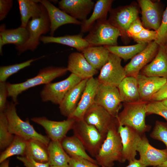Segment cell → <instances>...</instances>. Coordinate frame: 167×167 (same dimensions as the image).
<instances>
[{
    "label": "cell",
    "instance_id": "1",
    "mask_svg": "<svg viewBox=\"0 0 167 167\" xmlns=\"http://www.w3.org/2000/svg\"><path fill=\"white\" fill-rule=\"evenodd\" d=\"M66 67L49 66L41 69L36 76L20 83L11 84L6 82L8 96L17 104V97L23 92L35 86L46 84L65 75L68 71Z\"/></svg>",
    "mask_w": 167,
    "mask_h": 167
},
{
    "label": "cell",
    "instance_id": "2",
    "mask_svg": "<svg viewBox=\"0 0 167 167\" xmlns=\"http://www.w3.org/2000/svg\"><path fill=\"white\" fill-rule=\"evenodd\" d=\"M118 126L117 123L110 129L95 157L97 164L101 167H113L115 161L123 163L122 146Z\"/></svg>",
    "mask_w": 167,
    "mask_h": 167
},
{
    "label": "cell",
    "instance_id": "3",
    "mask_svg": "<svg viewBox=\"0 0 167 167\" xmlns=\"http://www.w3.org/2000/svg\"><path fill=\"white\" fill-rule=\"evenodd\" d=\"M16 105L13 101L7 102L4 111L8 120L9 132L27 140H37L48 146L50 141V139L47 136L37 132L30 124L28 119L24 121L19 117L17 112Z\"/></svg>",
    "mask_w": 167,
    "mask_h": 167
},
{
    "label": "cell",
    "instance_id": "4",
    "mask_svg": "<svg viewBox=\"0 0 167 167\" xmlns=\"http://www.w3.org/2000/svg\"><path fill=\"white\" fill-rule=\"evenodd\" d=\"M148 102L140 101L123 103V109L116 118L118 126L131 127L141 134L149 131L150 126L146 125L145 122Z\"/></svg>",
    "mask_w": 167,
    "mask_h": 167
},
{
    "label": "cell",
    "instance_id": "5",
    "mask_svg": "<svg viewBox=\"0 0 167 167\" xmlns=\"http://www.w3.org/2000/svg\"><path fill=\"white\" fill-rule=\"evenodd\" d=\"M26 28L28 32L29 37L24 44L15 47L18 54L28 50L34 51L40 43L41 36L50 32L49 19L47 12L43 5L41 15L30 19Z\"/></svg>",
    "mask_w": 167,
    "mask_h": 167
},
{
    "label": "cell",
    "instance_id": "6",
    "mask_svg": "<svg viewBox=\"0 0 167 167\" xmlns=\"http://www.w3.org/2000/svg\"><path fill=\"white\" fill-rule=\"evenodd\" d=\"M72 129L74 135L81 142L86 151L95 157L106 137L94 126L88 124L84 120L75 121Z\"/></svg>",
    "mask_w": 167,
    "mask_h": 167
},
{
    "label": "cell",
    "instance_id": "7",
    "mask_svg": "<svg viewBox=\"0 0 167 167\" xmlns=\"http://www.w3.org/2000/svg\"><path fill=\"white\" fill-rule=\"evenodd\" d=\"M121 36L119 30L105 19L96 21L84 38L90 46H115Z\"/></svg>",
    "mask_w": 167,
    "mask_h": 167
},
{
    "label": "cell",
    "instance_id": "8",
    "mask_svg": "<svg viewBox=\"0 0 167 167\" xmlns=\"http://www.w3.org/2000/svg\"><path fill=\"white\" fill-rule=\"evenodd\" d=\"M83 79L71 74L64 80L45 84L40 93L41 99L43 102L59 105L68 92Z\"/></svg>",
    "mask_w": 167,
    "mask_h": 167
},
{
    "label": "cell",
    "instance_id": "9",
    "mask_svg": "<svg viewBox=\"0 0 167 167\" xmlns=\"http://www.w3.org/2000/svg\"><path fill=\"white\" fill-rule=\"evenodd\" d=\"M122 102L118 87L99 83L97 87L94 103L105 109L116 118Z\"/></svg>",
    "mask_w": 167,
    "mask_h": 167
},
{
    "label": "cell",
    "instance_id": "10",
    "mask_svg": "<svg viewBox=\"0 0 167 167\" xmlns=\"http://www.w3.org/2000/svg\"><path fill=\"white\" fill-rule=\"evenodd\" d=\"M108 19L112 25L118 28L123 41L128 37L127 31L131 24L139 18V11L136 6L130 5L111 9Z\"/></svg>",
    "mask_w": 167,
    "mask_h": 167
},
{
    "label": "cell",
    "instance_id": "11",
    "mask_svg": "<svg viewBox=\"0 0 167 167\" xmlns=\"http://www.w3.org/2000/svg\"><path fill=\"white\" fill-rule=\"evenodd\" d=\"M122 59L110 53L107 62L101 68L97 79L100 83L118 87L126 76Z\"/></svg>",
    "mask_w": 167,
    "mask_h": 167
},
{
    "label": "cell",
    "instance_id": "12",
    "mask_svg": "<svg viewBox=\"0 0 167 167\" xmlns=\"http://www.w3.org/2000/svg\"><path fill=\"white\" fill-rule=\"evenodd\" d=\"M83 120L88 124L94 126L105 137L112 126L117 123L116 118L103 107L94 103L86 111Z\"/></svg>",
    "mask_w": 167,
    "mask_h": 167
},
{
    "label": "cell",
    "instance_id": "13",
    "mask_svg": "<svg viewBox=\"0 0 167 167\" xmlns=\"http://www.w3.org/2000/svg\"><path fill=\"white\" fill-rule=\"evenodd\" d=\"M139 160L146 167L158 166L167 160V149H159L152 146L144 134H142L137 147Z\"/></svg>",
    "mask_w": 167,
    "mask_h": 167
},
{
    "label": "cell",
    "instance_id": "14",
    "mask_svg": "<svg viewBox=\"0 0 167 167\" xmlns=\"http://www.w3.org/2000/svg\"><path fill=\"white\" fill-rule=\"evenodd\" d=\"M31 120L44 128L50 140L60 142L66 136L67 133L72 129L75 121L68 118L62 121H54L45 117H33Z\"/></svg>",
    "mask_w": 167,
    "mask_h": 167
},
{
    "label": "cell",
    "instance_id": "15",
    "mask_svg": "<svg viewBox=\"0 0 167 167\" xmlns=\"http://www.w3.org/2000/svg\"><path fill=\"white\" fill-rule=\"evenodd\" d=\"M159 45L155 41L149 43L147 47L132 58L124 67L126 76L136 77L140 71L156 56Z\"/></svg>",
    "mask_w": 167,
    "mask_h": 167
},
{
    "label": "cell",
    "instance_id": "16",
    "mask_svg": "<svg viewBox=\"0 0 167 167\" xmlns=\"http://www.w3.org/2000/svg\"><path fill=\"white\" fill-rule=\"evenodd\" d=\"M118 130L122 144L123 162H130L136 159L137 146L142 134L127 126H118Z\"/></svg>",
    "mask_w": 167,
    "mask_h": 167
},
{
    "label": "cell",
    "instance_id": "17",
    "mask_svg": "<svg viewBox=\"0 0 167 167\" xmlns=\"http://www.w3.org/2000/svg\"><path fill=\"white\" fill-rule=\"evenodd\" d=\"M45 9L50 23V34L54 36L55 31L60 27L66 24L81 25V22L73 18L47 0H37Z\"/></svg>",
    "mask_w": 167,
    "mask_h": 167
},
{
    "label": "cell",
    "instance_id": "18",
    "mask_svg": "<svg viewBox=\"0 0 167 167\" xmlns=\"http://www.w3.org/2000/svg\"><path fill=\"white\" fill-rule=\"evenodd\" d=\"M137 1L141 9L143 27L156 31L161 24L163 15L159 4L150 0Z\"/></svg>",
    "mask_w": 167,
    "mask_h": 167
},
{
    "label": "cell",
    "instance_id": "19",
    "mask_svg": "<svg viewBox=\"0 0 167 167\" xmlns=\"http://www.w3.org/2000/svg\"><path fill=\"white\" fill-rule=\"evenodd\" d=\"M99 83L97 78L92 77L88 79L76 108L67 118L75 121L83 120L85 113L94 103L95 96Z\"/></svg>",
    "mask_w": 167,
    "mask_h": 167
},
{
    "label": "cell",
    "instance_id": "20",
    "mask_svg": "<svg viewBox=\"0 0 167 167\" xmlns=\"http://www.w3.org/2000/svg\"><path fill=\"white\" fill-rule=\"evenodd\" d=\"M94 5L92 0H61L58 3L59 8L81 22L87 19Z\"/></svg>",
    "mask_w": 167,
    "mask_h": 167
},
{
    "label": "cell",
    "instance_id": "21",
    "mask_svg": "<svg viewBox=\"0 0 167 167\" xmlns=\"http://www.w3.org/2000/svg\"><path fill=\"white\" fill-rule=\"evenodd\" d=\"M66 68L71 74L82 79L93 77L98 72V71L88 62L82 53L78 52L69 54Z\"/></svg>",
    "mask_w": 167,
    "mask_h": 167
},
{
    "label": "cell",
    "instance_id": "22",
    "mask_svg": "<svg viewBox=\"0 0 167 167\" xmlns=\"http://www.w3.org/2000/svg\"><path fill=\"white\" fill-rule=\"evenodd\" d=\"M138 84L140 100L149 101L153 95L166 83L167 79L148 77L139 73L136 77Z\"/></svg>",
    "mask_w": 167,
    "mask_h": 167
},
{
    "label": "cell",
    "instance_id": "23",
    "mask_svg": "<svg viewBox=\"0 0 167 167\" xmlns=\"http://www.w3.org/2000/svg\"><path fill=\"white\" fill-rule=\"evenodd\" d=\"M148 77H158L167 79V51L165 45H159L154 58L139 73Z\"/></svg>",
    "mask_w": 167,
    "mask_h": 167
},
{
    "label": "cell",
    "instance_id": "24",
    "mask_svg": "<svg viewBox=\"0 0 167 167\" xmlns=\"http://www.w3.org/2000/svg\"><path fill=\"white\" fill-rule=\"evenodd\" d=\"M88 79L82 80L66 94L59 105L61 113L67 118L76 108Z\"/></svg>",
    "mask_w": 167,
    "mask_h": 167
},
{
    "label": "cell",
    "instance_id": "25",
    "mask_svg": "<svg viewBox=\"0 0 167 167\" xmlns=\"http://www.w3.org/2000/svg\"><path fill=\"white\" fill-rule=\"evenodd\" d=\"M29 37L28 32L26 28L21 26L14 29L6 28L5 25L0 27V54L2 55V48L7 44H12L15 47L24 44Z\"/></svg>",
    "mask_w": 167,
    "mask_h": 167
},
{
    "label": "cell",
    "instance_id": "26",
    "mask_svg": "<svg viewBox=\"0 0 167 167\" xmlns=\"http://www.w3.org/2000/svg\"><path fill=\"white\" fill-rule=\"evenodd\" d=\"M113 0H98L95 4L93 12L89 18L82 22L81 32H89L96 21L107 19L108 12L111 9Z\"/></svg>",
    "mask_w": 167,
    "mask_h": 167
},
{
    "label": "cell",
    "instance_id": "27",
    "mask_svg": "<svg viewBox=\"0 0 167 167\" xmlns=\"http://www.w3.org/2000/svg\"><path fill=\"white\" fill-rule=\"evenodd\" d=\"M40 41L44 44L55 43L72 47L79 52H82L90 46L83 37V35H65L57 37L42 36Z\"/></svg>",
    "mask_w": 167,
    "mask_h": 167
},
{
    "label": "cell",
    "instance_id": "28",
    "mask_svg": "<svg viewBox=\"0 0 167 167\" xmlns=\"http://www.w3.org/2000/svg\"><path fill=\"white\" fill-rule=\"evenodd\" d=\"M122 102L130 103L140 101L137 78L126 76L118 87Z\"/></svg>",
    "mask_w": 167,
    "mask_h": 167
},
{
    "label": "cell",
    "instance_id": "29",
    "mask_svg": "<svg viewBox=\"0 0 167 167\" xmlns=\"http://www.w3.org/2000/svg\"><path fill=\"white\" fill-rule=\"evenodd\" d=\"M82 53L95 69L100 70L107 62L110 53L105 46H90Z\"/></svg>",
    "mask_w": 167,
    "mask_h": 167
},
{
    "label": "cell",
    "instance_id": "30",
    "mask_svg": "<svg viewBox=\"0 0 167 167\" xmlns=\"http://www.w3.org/2000/svg\"><path fill=\"white\" fill-rule=\"evenodd\" d=\"M17 2L20 16V26L26 28L30 19L41 15L42 5L37 0H18Z\"/></svg>",
    "mask_w": 167,
    "mask_h": 167
},
{
    "label": "cell",
    "instance_id": "31",
    "mask_svg": "<svg viewBox=\"0 0 167 167\" xmlns=\"http://www.w3.org/2000/svg\"><path fill=\"white\" fill-rule=\"evenodd\" d=\"M64 150L71 157L84 159L97 164L96 160L89 156L83 145L75 136H66L61 142Z\"/></svg>",
    "mask_w": 167,
    "mask_h": 167
},
{
    "label": "cell",
    "instance_id": "32",
    "mask_svg": "<svg viewBox=\"0 0 167 167\" xmlns=\"http://www.w3.org/2000/svg\"><path fill=\"white\" fill-rule=\"evenodd\" d=\"M48 150L50 166H62L69 164L71 157L64 149L61 142L50 140Z\"/></svg>",
    "mask_w": 167,
    "mask_h": 167
},
{
    "label": "cell",
    "instance_id": "33",
    "mask_svg": "<svg viewBox=\"0 0 167 167\" xmlns=\"http://www.w3.org/2000/svg\"><path fill=\"white\" fill-rule=\"evenodd\" d=\"M24 156L39 162H49L48 146L37 140H28Z\"/></svg>",
    "mask_w": 167,
    "mask_h": 167
},
{
    "label": "cell",
    "instance_id": "34",
    "mask_svg": "<svg viewBox=\"0 0 167 167\" xmlns=\"http://www.w3.org/2000/svg\"><path fill=\"white\" fill-rule=\"evenodd\" d=\"M147 43H137L129 46H105L110 53L126 61L131 59L142 51L147 46Z\"/></svg>",
    "mask_w": 167,
    "mask_h": 167
},
{
    "label": "cell",
    "instance_id": "35",
    "mask_svg": "<svg viewBox=\"0 0 167 167\" xmlns=\"http://www.w3.org/2000/svg\"><path fill=\"white\" fill-rule=\"evenodd\" d=\"M28 140L15 135L11 144L2 151L0 155V163L15 155L24 156Z\"/></svg>",
    "mask_w": 167,
    "mask_h": 167
},
{
    "label": "cell",
    "instance_id": "36",
    "mask_svg": "<svg viewBox=\"0 0 167 167\" xmlns=\"http://www.w3.org/2000/svg\"><path fill=\"white\" fill-rule=\"evenodd\" d=\"M15 135L11 133L8 129V122L3 112H0V149L4 150L12 142Z\"/></svg>",
    "mask_w": 167,
    "mask_h": 167
},
{
    "label": "cell",
    "instance_id": "37",
    "mask_svg": "<svg viewBox=\"0 0 167 167\" xmlns=\"http://www.w3.org/2000/svg\"><path fill=\"white\" fill-rule=\"evenodd\" d=\"M38 59H31L22 62L0 67V82H6L11 76L20 70L31 65L32 62Z\"/></svg>",
    "mask_w": 167,
    "mask_h": 167
},
{
    "label": "cell",
    "instance_id": "38",
    "mask_svg": "<svg viewBox=\"0 0 167 167\" xmlns=\"http://www.w3.org/2000/svg\"><path fill=\"white\" fill-rule=\"evenodd\" d=\"M150 136L154 139L163 142L167 149V122L156 121Z\"/></svg>",
    "mask_w": 167,
    "mask_h": 167
},
{
    "label": "cell",
    "instance_id": "39",
    "mask_svg": "<svg viewBox=\"0 0 167 167\" xmlns=\"http://www.w3.org/2000/svg\"><path fill=\"white\" fill-rule=\"evenodd\" d=\"M146 114H156L162 117L167 122V106L161 101H151L146 106Z\"/></svg>",
    "mask_w": 167,
    "mask_h": 167
},
{
    "label": "cell",
    "instance_id": "40",
    "mask_svg": "<svg viewBox=\"0 0 167 167\" xmlns=\"http://www.w3.org/2000/svg\"><path fill=\"white\" fill-rule=\"evenodd\" d=\"M157 32V38L155 41L159 45H165L167 42V5L162 16L161 24Z\"/></svg>",
    "mask_w": 167,
    "mask_h": 167
},
{
    "label": "cell",
    "instance_id": "41",
    "mask_svg": "<svg viewBox=\"0 0 167 167\" xmlns=\"http://www.w3.org/2000/svg\"><path fill=\"white\" fill-rule=\"evenodd\" d=\"M157 36V32L144 28L138 34L132 37L137 43H147L155 41Z\"/></svg>",
    "mask_w": 167,
    "mask_h": 167
},
{
    "label": "cell",
    "instance_id": "42",
    "mask_svg": "<svg viewBox=\"0 0 167 167\" xmlns=\"http://www.w3.org/2000/svg\"><path fill=\"white\" fill-rule=\"evenodd\" d=\"M69 164L71 167H100L97 164L78 157H71Z\"/></svg>",
    "mask_w": 167,
    "mask_h": 167
},
{
    "label": "cell",
    "instance_id": "43",
    "mask_svg": "<svg viewBox=\"0 0 167 167\" xmlns=\"http://www.w3.org/2000/svg\"><path fill=\"white\" fill-rule=\"evenodd\" d=\"M17 159L21 161L25 167H50L49 162L41 163L25 156H18Z\"/></svg>",
    "mask_w": 167,
    "mask_h": 167
},
{
    "label": "cell",
    "instance_id": "44",
    "mask_svg": "<svg viewBox=\"0 0 167 167\" xmlns=\"http://www.w3.org/2000/svg\"><path fill=\"white\" fill-rule=\"evenodd\" d=\"M8 96L6 82H0V112H3L6 107Z\"/></svg>",
    "mask_w": 167,
    "mask_h": 167
},
{
    "label": "cell",
    "instance_id": "45",
    "mask_svg": "<svg viewBox=\"0 0 167 167\" xmlns=\"http://www.w3.org/2000/svg\"><path fill=\"white\" fill-rule=\"evenodd\" d=\"M144 28L142 22L138 18L135 20L129 27L127 31V36L131 38L139 33Z\"/></svg>",
    "mask_w": 167,
    "mask_h": 167
},
{
    "label": "cell",
    "instance_id": "46",
    "mask_svg": "<svg viewBox=\"0 0 167 167\" xmlns=\"http://www.w3.org/2000/svg\"><path fill=\"white\" fill-rule=\"evenodd\" d=\"M13 5L12 0H0V20H4L11 9Z\"/></svg>",
    "mask_w": 167,
    "mask_h": 167
},
{
    "label": "cell",
    "instance_id": "47",
    "mask_svg": "<svg viewBox=\"0 0 167 167\" xmlns=\"http://www.w3.org/2000/svg\"><path fill=\"white\" fill-rule=\"evenodd\" d=\"M167 99V80L160 90L152 96L151 101H162Z\"/></svg>",
    "mask_w": 167,
    "mask_h": 167
},
{
    "label": "cell",
    "instance_id": "48",
    "mask_svg": "<svg viewBox=\"0 0 167 167\" xmlns=\"http://www.w3.org/2000/svg\"><path fill=\"white\" fill-rule=\"evenodd\" d=\"M125 167H146L139 160H135L129 162V164Z\"/></svg>",
    "mask_w": 167,
    "mask_h": 167
},
{
    "label": "cell",
    "instance_id": "49",
    "mask_svg": "<svg viewBox=\"0 0 167 167\" xmlns=\"http://www.w3.org/2000/svg\"><path fill=\"white\" fill-rule=\"evenodd\" d=\"M9 160L7 159L0 163V167H9ZM15 167H19L16 166Z\"/></svg>",
    "mask_w": 167,
    "mask_h": 167
},
{
    "label": "cell",
    "instance_id": "50",
    "mask_svg": "<svg viewBox=\"0 0 167 167\" xmlns=\"http://www.w3.org/2000/svg\"><path fill=\"white\" fill-rule=\"evenodd\" d=\"M154 167H167V160L164 161L162 164Z\"/></svg>",
    "mask_w": 167,
    "mask_h": 167
},
{
    "label": "cell",
    "instance_id": "51",
    "mask_svg": "<svg viewBox=\"0 0 167 167\" xmlns=\"http://www.w3.org/2000/svg\"><path fill=\"white\" fill-rule=\"evenodd\" d=\"M50 167H71V166L69 165L68 164L66 165H65L62 166H50Z\"/></svg>",
    "mask_w": 167,
    "mask_h": 167
},
{
    "label": "cell",
    "instance_id": "52",
    "mask_svg": "<svg viewBox=\"0 0 167 167\" xmlns=\"http://www.w3.org/2000/svg\"><path fill=\"white\" fill-rule=\"evenodd\" d=\"M162 103L167 106V99L161 101Z\"/></svg>",
    "mask_w": 167,
    "mask_h": 167
},
{
    "label": "cell",
    "instance_id": "53",
    "mask_svg": "<svg viewBox=\"0 0 167 167\" xmlns=\"http://www.w3.org/2000/svg\"><path fill=\"white\" fill-rule=\"evenodd\" d=\"M165 46L166 49V50H167V43H166V44H165Z\"/></svg>",
    "mask_w": 167,
    "mask_h": 167
}]
</instances>
